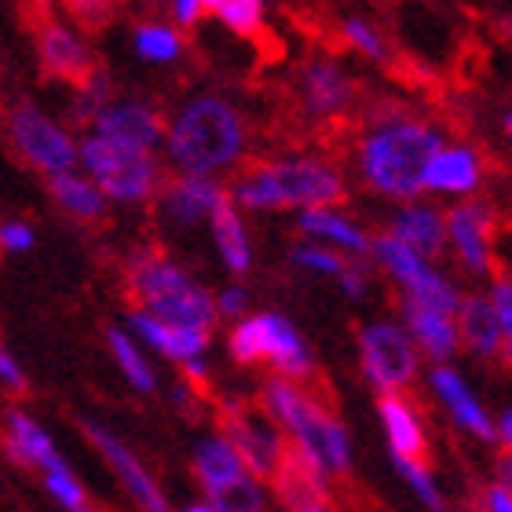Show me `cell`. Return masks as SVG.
<instances>
[{"mask_svg": "<svg viewBox=\"0 0 512 512\" xmlns=\"http://www.w3.org/2000/svg\"><path fill=\"white\" fill-rule=\"evenodd\" d=\"M220 198H224V191L213 180H205V176H180L165 191V213L176 224H198L205 216H213Z\"/></svg>", "mask_w": 512, "mask_h": 512, "instance_id": "obj_19", "label": "cell"}, {"mask_svg": "<svg viewBox=\"0 0 512 512\" xmlns=\"http://www.w3.org/2000/svg\"><path fill=\"white\" fill-rule=\"evenodd\" d=\"M293 260H297L300 267H311V271H322V275H341L344 267V260L341 256H333L330 249H311V246H304V249H297L293 253Z\"/></svg>", "mask_w": 512, "mask_h": 512, "instance_id": "obj_35", "label": "cell"}, {"mask_svg": "<svg viewBox=\"0 0 512 512\" xmlns=\"http://www.w3.org/2000/svg\"><path fill=\"white\" fill-rule=\"evenodd\" d=\"M96 136L107 139V143H118V147L150 154V150L161 143V136H165V125H161L158 114L150 107H143V103H121V107L99 110Z\"/></svg>", "mask_w": 512, "mask_h": 512, "instance_id": "obj_13", "label": "cell"}, {"mask_svg": "<svg viewBox=\"0 0 512 512\" xmlns=\"http://www.w3.org/2000/svg\"><path fill=\"white\" fill-rule=\"evenodd\" d=\"M88 172L96 176L99 194L103 198H118V202H143L158 187V165L143 150H128L118 143L92 136L81 150Z\"/></svg>", "mask_w": 512, "mask_h": 512, "instance_id": "obj_5", "label": "cell"}, {"mask_svg": "<svg viewBox=\"0 0 512 512\" xmlns=\"http://www.w3.org/2000/svg\"><path fill=\"white\" fill-rule=\"evenodd\" d=\"M136 48L143 59H176L180 55V37L172 30H165V26H139L136 33Z\"/></svg>", "mask_w": 512, "mask_h": 512, "instance_id": "obj_32", "label": "cell"}, {"mask_svg": "<svg viewBox=\"0 0 512 512\" xmlns=\"http://www.w3.org/2000/svg\"><path fill=\"white\" fill-rule=\"evenodd\" d=\"M344 37L359 48L363 55H370V59H384V44H381V37H377L366 22H359V19H352V22H344Z\"/></svg>", "mask_w": 512, "mask_h": 512, "instance_id": "obj_36", "label": "cell"}, {"mask_svg": "<svg viewBox=\"0 0 512 512\" xmlns=\"http://www.w3.org/2000/svg\"><path fill=\"white\" fill-rule=\"evenodd\" d=\"M213 235H216V246L224 253L227 267L235 271V275H246L249 271V238H246V227H242V216L235 213V202L231 198H220L213 209Z\"/></svg>", "mask_w": 512, "mask_h": 512, "instance_id": "obj_24", "label": "cell"}, {"mask_svg": "<svg viewBox=\"0 0 512 512\" xmlns=\"http://www.w3.org/2000/svg\"><path fill=\"white\" fill-rule=\"evenodd\" d=\"M205 11V0H176V19L183 22V26H191V22H198V15Z\"/></svg>", "mask_w": 512, "mask_h": 512, "instance_id": "obj_42", "label": "cell"}, {"mask_svg": "<svg viewBox=\"0 0 512 512\" xmlns=\"http://www.w3.org/2000/svg\"><path fill=\"white\" fill-rule=\"evenodd\" d=\"M344 282V289H348V293H352V297H359V293H363L366 289V282H363V275H359V271H352V267H344L341 275H337Z\"/></svg>", "mask_w": 512, "mask_h": 512, "instance_id": "obj_43", "label": "cell"}, {"mask_svg": "<svg viewBox=\"0 0 512 512\" xmlns=\"http://www.w3.org/2000/svg\"><path fill=\"white\" fill-rule=\"evenodd\" d=\"M224 315H242L246 311V293L242 289H224V297H220V308Z\"/></svg>", "mask_w": 512, "mask_h": 512, "instance_id": "obj_41", "label": "cell"}, {"mask_svg": "<svg viewBox=\"0 0 512 512\" xmlns=\"http://www.w3.org/2000/svg\"><path fill=\"white\" fill-rule=\"evenodd\" d=\"M0 246L22 253V249L33 246V231L26 224H4V227H0Z\"/></svg>", "mask_w": 512, "mask_h": 512, "instance_id": "obj_38", "label": "cell"}, {"mask_svg": "<svg viewBox=\"0 0 512 512\" xmlns=\"http://www.w3.org/2000/svg\"><path fill=\"white\" fill-rule=\"evenodd\" d=\"M392 238L399 246H406L414 256H439L443 253V242H447V224L436 209H406V213L395 216Z\"/></svg>", "mask_w": 512, "mask_h": 512, "instance_id": "obj_20", "label": "cell"}, {"mask_svg": "<svg viewBox=\"0 0 512 512\" xmlns=\"http://www.w3.org/2000/svg\"><path fill=\"white\" fill-rule=\"evenodd\" d=\"M110 4H118V0H110Z\"/></svg>", "mask_w": 512, "mask_h": 512, "instance_id": "obj_46", "label": "cell"}, {"mask_svg": "<svg viewBox=\"0 0 512 512\" xmlns=\"http://www.w3.org/2000/svg\"><path fill=\"white\" fill-rule=\"evenodd\" d=\"M132 293L143 304V315L158 319L161 326L172 330H194L213 333L216 326V304L198 282L183 275L180 267L165 260H143L132 271Z\"/></svg>", "mask_w": 512, "mask_h": 512, "instance_id": "obj_4", "label": "cell"}, {"mask_svg": "<svg viewBox=\"0 0 512 512\" xmlns=\"http://www.w3.org/2000/svg\"><path fill=\"white\" fill-rule=\"evenodd\" d=\"M194 476L202 480L205 491L213 494L220 487H227V483L242 480L246 469H242V461L235 458V450L227 447L224 439H205L194 450Z\"/></svg>", "mask_w": 512, "mask_h": 512, "instance_id": "obj_25", "label": "cell"}, {"mask_svg": "<svg viewBox=\"0 0 512 512\" xmlns=\"http://www.w3.org/2000/svg\"><path fill=\"white\" fill-rule=\"evenodd\" d=\"M235 198L249 209H286V205L326 209L333 202H344V183L322 161H278L242 176L235 183Z\"/></svg>", "mask_w": 512, "mask_h": 512, "instance_id": "obj_3", "label": "cell"}, {"mask_svg": "<svg viewBox=\"0 0 512 512\" xmlns=\"http://www.w3.org/2000/svg\"><path fill=\"white\" fill-rule=\"evenodd\" d=\"M260 326V363H271L282 374V381H304L315 374V359H311L308 344L293 330V322L282 315H256Z\"/></svg>", "mask_w": 512, "mask_h": 512, "instance_id": "obj_11", "label": "cell"}, {"mask_svg": "<svg viewBox=\"0 0 512 512\" xmlns=\"http://www.w3.org/2000/svg\"><path fill=\"white\" fill-rule=\"evenodd\" d=\"M304 99L315 114H341L352 103V81L333 63H311L304 74Z\"/></svg>", "mask_w": 512, "mask_h": 512, "instance_id": "obj_23", "label": "cell"}, {"mask_svg": "<svg viewBox=\"0 0 512 512\" xmlns=\"http://www.w3.org/2000/svg\"><path fill=\"white\" fill-rule=\"evenodd\" d=\"M66 8H70V15L74 19H81L85 26H107L110 15H114V4L110 0H66Z\"/></svg>", "mask_w": 512, "mask_h": 512, "instance_id": "obj_34", "label": "cell"}, {"mask_svg": "<svg viewBox=\"0 0 512 512\" xmlns=\"http://www.w3.org/2000/svg\"><path fill=\"white\" fill-rule=\"evenodd\" d=\"M483 180V165L480 158L465 147H454V150H439L432 165L425 172V187L432 191H476Z\"/></svg>", "mask_w": 512, "mask_h": 512, "instance_id": "obj_22", "label": "cell"}, {"mask_svg": "<svg viewBox=\"0 0 512 512\" xmlns=\"http://www.w3.org/2000/svg\"><path fill=\"white\" fill-rule=\"evenodd\" d=\"M11 136H15V147L26 154V161H33L37 169L52 172V176L55 172H70L77 158L74 139L33 107H19L11 114Z\"/></svg>", "mask_w": 512, "mask_h": 512, "instance_id": "obj_8", "label": "cell"}, {"mask_svg": "<svg viewBox=\"0 0 512 512\" xmlns=\"http://www.w3.org/2000/svg\"><path fill=\"white\" fill-rule=\"evenodd\" d=\"M377 414H381L384 436H388V447H392V461H406V465H421L428 469V436L421 421H417L414 406L406 403L403 395H381L377 399Z\"/></svg>", "mask_w": 512, "mask_h": 512, "instance_id": "obj_14", "label": "cell"}, {"mask_svg": "<svg viewBox=\"0 0 512 512\" xmlns=\"http://www.w3.org/2000/svg\"><path fill=\"white\" fill-rule=\"evenodd\" d=\"M359 355L363 374L381 395H399L417 377V352L410 344V333L392 322H374L359 333Z\"/></svg>", "mask_w": 512, "mask_h": 512, "instance_id": "obj_7", "label": "cell"}, {"mask_svg": "<svg viewBox=\"0 0 512 512\" xmlns=\"http://www.w3.org/2000/svg\"><path fill=\"white\" fill-rule=\"evenodd\" d=\"M216 421H220V439L235 450L246 476L271 480L282 461V450H286V439L278 436V428L264 414H253L242 403H224L216 410Z\"/></svg>", "mask_w": 512, "mask_h": 512, "instance_id": "obj_6", "label": "cell"}, {"mask_svg": "<svg viewBox=\"0 0 512 512\" xmlns=\"http://www.w3.org/2000/svg\"><path fill=\"white\" fill-rule=\"evenodd\" d=\"M432 388L439 392V399L447 403V410L454 414L461 428H469L472 436L480 439H494V421L487 417V410L480 406V399L469 392V384L461 381L458 370H450V366H436V374H432Z\"/></svg>", "mask_w": 512, "mask_h": 512, "instance_id": "obj_17", "label": "cell"}, {"mask_svg": "<svg viewBox=\"0 0 512 512\" xmlns=\"http://www.w3.org/2000/svg\"><path fill=\"white\" fill-rule=\"evenodd\" d=\"M447 224V235L458 249L461 264L469 267L472 275H483L494 267V231H498V220L487 205L469 202L450 209V216L443 220Z\"/></svg>", "mask_w": 512, "mask_h": 512, "instance_id": "obj_10", "label": "cell"}, {"mask_svg": "<svg viewBox=\"0 0 512 512\" xmlns=\"http://www.w3.org/2000/svg\"><path fill=\"white\" fill-rule=\"evenodd\" d=\"M439 154V136L417 121H392L363 143L366 183L392 198H414L425 191V172Z\"/></svg>", "mask_w": 512, "mask_h": 512, "instance_id": "obj_1", "label": "cell"}, {"mask_svg": "<svg viewBox=\"0 0 512 512\" xmlns=\"http://www.w3.org/2000/svg\"><path fill=\"white\" fill-rule=\"evenodd\" d=\"M37 41H41V70L48 77L77 88H88L96 81V59L66 26H59L55 19H41L37 22Z\"/></svg>", "mask_w": 512, "mask_h": 512, "instance_id": "obj_9", "label": "cell"}, {"mask_svg": "<svg viewBox=\"0 0 512 512\" xmlns=\"http://www.w3.org/2000/svg\"><path fill=\"white\" fill-rule=\"evenodd\" d=\"M300 512H326V509H300Z\"/></svg>", "mask_w": 512, "mask_h": 512, "instance_id": "obj_45", "label": "cell"}, {"mask_svg": "<svg viewBox=\"0 0 512 512\" xmlns=\"http://www.w3.org/2000/svg\"><path fill=\"white\" fill-rule=\"evenodd\" d=\"M110 348H114V359H118L121 374L128 377V381L136 384L139 392H154V370L147 366V359L139 355V348L132 344V337H128L125 330H110Z\"/></svg>", "mask_w": 512, "mask_h": 512, "instance_id": "obj_29", "label": "cell"}, {"mask_svg": "<svg viewBox=\"0 0 512 512\" xmlns=\"http://www.w3.org/2000/svg\"><path fill=\"white\" fill-rule=\"evenodd\" d=\"M458 341L469 344V352L480 359L509 363V333L502 330L487 297H465L458 304Z\"/></svg>", "mask_w": 512, "mask_h": 512, "instance_id": "obj_15", "label": "cell"}, {"mask_svg": "<svg viewBox=\"0 0 512 512\" xmlns=\"http://www.w3.org/2000/svg\"><path fill=\"white\" fill-rule=\"evenodd\" d=\"M487 512H512V494H509V480H498L487 491Z\"/></svg>", "mask_w": 512, "mask_h": 512, "instance_id": "obj_40", "label": "cell"}, {"mask_svg": "<svg viewBox=\"0 0 512 512\" xmlns=\"http://www.w3.org/2000/svg\"><path fill=\"white\" fill-rule=\"evenodd\" d=\"M494 315L502 322V330L509 333V322H512V289H509V275H498L494 278V300H491Z\"/></svg>", "mask_w": 512, "mask_h": 512, "instance_id": "obj_37", "label": "cell"}, {"mask_svg": "<svg viewBox=\"0 0 512 512\" xmlns=\"http://www.w3.org/2000/svg\"><path fill=\"white\" fill-rule=\"evenodd\" d=\"M300 227H304L308 235L330 238V242H337V246H344V249H355V253L370 249V238H366L359 227L348 224V220L333 216L330 209H308V213L300 216Z\"/></svg>", "mask_w": 512, "mask_h": 512, "instance_id": "obj_27", "label": "cell"}, {"mask_svg": "<svg viewBox=\"0 0 512 512\" xmlns=\"http://www.w3.org/2000/svg\"><path fill=\"white\" fill-rule=\"evenodd\" d=\"M4 421H8V439H4L8 458H15L19 465H41L44 472L63 469L66 461L59 458L52 436H48V432H44L30 414H22V410H8Z\"/></svg>", "mask_w": 512, "mask_h": 512, "instance_id": "obj_16", "label": "cell"}, {"mask_svg": "<svg viewBox=\"0 0 512 512\" xmlns=\"http://www.w3.org/2000/svg\"><path fill=\"white\" fill-rule=\"evenodd\" d=\"M264 502L267 498L253 476H242V480L227 483V487L209 494V505H213L216 512H260Z\"/></svg>", "mask_w": 512, "mask_h": 512, "instance_id": "obj_30", "label": "cell"}, {"mask_svg": "<svg viewBox=\"0 0 512 512\" xmlns=\"http://www.w3.org/2000/svg\"><path fill=\"white\" fill-rule=\"evenodd\" d=\"M205 11H213L216 19L246 37L260 33L264 26V0H205Z\"/></svg>", "mask_w": 512, "mask_h": 512, "instance_id": "obj_28", "label": "cell"}, {"mask_svg": "<svg viewBox=\"0 0 512 512\" xmlns=\"http://www.w3.org/2000/svg\"><path fill=\"white\" fill-rule=\"evenodd\" d=\"M85 432L88 439L99 447V454L107 458V465L121 476V483L128 487V494L139 502V509L143 512H169V502H165V494L158 491V483L150 480V472L143 469L136 461V454L121 443V439H114L107 432V428H96V425H88L85 421Z\"/></svg>", "mask_w": 512, "mask_h": 512, "instance_id": "obj_12", "label": "cell"}, {"mask_svg": "<svg viewBox=\"0 0 512 512\" xmlns=\"http://www.w3.org/2000/svg\"><path fill=\"white\" fill-rule=\"evenodd\" d=\"M52 198L63 205L70 216H77V220H103V216H107V198L99 194V187L81 180V176H74V172H55Z\"/></svg>", "mask_w": 512, "mask_h": 512, "instance_id": "obj_26", "label": "cell"}, {"mask_svg": "<svg viewBox=\"0 0 512 512\" xmlns=\"http://www.w3.org/2000/svg\"><path fill=\"white\" fill-rule=\"evenodd\" d=\"M132 330H136L150 348H158L161 355H169V359H176V363H194V359L209 348V333L172 330V326H161L158 319H150V315H143V311L132 315Z\"/></svg>", "mask_w": 512, "mask_h": 512, "instance_id": "obj_21", "label": "cell"}, {"mask_svg": "<svg viewBox=\"0 0 512 512\" xmlns=\"http://www.w3.org/2000/svg\"><path fill=\"white\" fill-rule=\"evenodd\" d=\"M183 512H216L213 505H191V509H183Z\"/></svg>", "mask_w": 512, "mask_h": 512, "instance_id": "obj_44", "label": "cell"}, {"mask_svg": "<svg viewBox=\"0 0 512 512\" xmlns=\"http://www.w3.org/2000/svg\"><path fill=\"white\" fill-rule=\"evenodd\" d=\"M395 472L410 483V491L421 498L432 512H443V494L436 491V483H432V472L421 469V465H406V461H395Z\"/></svg>", "mask_w": 512, "mask_h": 512, "instance_id": "obj_33", "label": "cell"}, {"mask_svg": "<svg viewBox=\"0 0 512 512\" xmlns=\"http://www.w3.org/2000/svg\"><path fill=\"white\" fill-rule=\"evenodd\" d=\"M242 143V118L220 99H194L169 132V154L187 176H205L231 165L242 154Z\"/></svg>", "mask_w": 512, "mask_h": 512, "instance_id": "obj_2", "label": "cell"}, {"mask_svg": "<svg viewBox=\"0 0 512 512\" xmlns=\"http://www.w3.org/2000/svg\"><path fill=\"white\" fill-rule=\"evenodd\" d=\"M44 487H48V494H52L66 512H92V502H88L85 487L74 480V472L66 469V465L63 469L44 472Z\"/></svg>", "mask_w": 512, "mask_h": 512, "instance_id": "obj_31", "label": "cell"}, {"mask_svg": "<svg viewBox=\"0 0 512 512\" xmlns=\"http://www.w3.org/2000/svg\"><path fill=\"white\" fill-rule=\"evenodd\" d=\"M403 315H406V330L414 333V341L421 344V352L428 359H436V363H450L454 355H458V326L454 319L447 315H439V311H428L414 300H406L403 304Z\"/></svg>", "mask_w": 512, "mask_h": 512, "instance_id": "obj_18", "label": "cell"}, {"mask_svg": "<svg viewBox=\"0 0 512 512\" xmlns=\"http://www.w3.org/2000/svg\"><path fill=\"white\" fill-rule=\"evenodd\" d=\"M0 381L8 384V388H15V392H26V374L19 370V363H15V355L0 344Z\"/></svg>", "mask_w": 512, "mask_h": 512, "instance_id": "obj_39", "label": "cell"}]
</instances>
